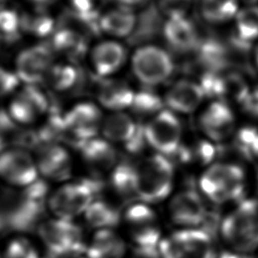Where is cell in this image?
Masks as SVG:
<instances>
[{"label": "cell", "mask_w": 258, "mask_h": 258, "mask_svg": "<svg viewBox=\"0 0 258 258\" xmlns=\"http://www.w3.org/2000/svg\"><path fill=\"white\" fill-rule=\"evenodd\" d=\"M138 199L145 204L164 200L171 191L173 166L169 159L159 153L142 159L135 165Z\"/></svg>", "instance_id": "obj_1"}, {"label": "cell", "mask_w": 258, "mask_h": 258, "mask_svg": "<svg viewBox=\"0 0 258 258\" xmlns=\"http://www.w3.org/2000/svg\"><path fill=\"white\" fill-rule=\"evenodd\" d=\"M225 241L238 252H249L258 246V200L243 201L222 222Z\"/></svg>", "instance_id": "obj_2"}, {"label": "cell", "mask_w": 258, "mask_h": 258, "mask_svg": "<svg viewBox=\"0 0 258 258\" xmlns=\"http://www.w3.org/2000/svg\"><path fill=\"white\" fill-rule=\"evenodd\" d=\"M245 175L235 163L211 164L200 178V187L212 202L224 204L238 199L244 189Z\"/></svg>", "instance_id": "obj_3"}, {"label": "cell", "mask_w": 258, "mask_h": 258, "mask_svg": "<svg viewBox=\"0 0 258 258\" xmlns=\"http://www.w3.org/2000/svg\"><path fill=\"white\" fill-rule=\"evenodd\" d=\"M63 116L66 131L62 141L81 149L89 140L96 138L104 121L101 109L91 102L75 105Z\"/></svg>", "instance_id": "obj_4"}, {"label": "cell", "mask_w": 258, "mask_h": 258, "mask_svg": "<svg viewBox=\"0 0 258 258\" xmlns=\"http://www.w3.org/2000/svg\"><path fill=\"white\" fill-rule=\"evenodd\" d=\"M161 258H212L210 235L199 228H183L162 239L158 244Z\"/></svg>", "instance_id": "obj_5"}, {"label": "cell", "mask_w": 258, "mask_h": 258, "mask_svg": "<svg viewBox=\"0 0 258 258\" xmlns=\"http://www.w3.org/2000/svg\"><path fill=\"white\" fill-rule=\"evenodd\" d=\"M135 78L146 87L166 81L173 72V61L167 51L159 46L146 44L138 47L131 58Z\"/></svg>", "instance_id": "obj_6"}, {"label": "cell", "mask_w": 258, "mask_h": 258, "mask_svg": "<svg viewBox=\"0 0 258 258\" xmlns=\"http://www.w3.org/2000/svg\"><path fill=\"white\" fill-rule=\"evenodd\" d=\"M96 183L89 181L69 182L51 194L48 199L49 210L55 218L73 220L85 214L95 201Z\"/></svg>", "instance_id": "obj_7"}, {"label": "cell", "mask_w": 258, "mask_h": 258, "mask_svg": "<svg viewBox=\"0 0 258 258\" xmlns=\"http://www.w3.org/2000/svg\"><path fill=\"white\" fill-rule=\"evenodd\" d=\"M145 141L157 153L169 156L180 147L181 125L170 110H162L143 126Z\"/></svg>", "instance_id": "obj_8"}, {"label": "cell", "mask_w": 258, "mask_h": 258, "mask_svg": "<svg viewBox=\"0 0 258 258\" xmlns=\"http://www.w3.org/2000/svg\"><path fill=\"white\" fill-rule=\"evenodd\" d=\"M39 237L52 257L70 252H86L81 230L72 220L54 218L41 223L38 227Z\"/></svg>", "instance_id": "obj_9"}, {"label": "cell", "mask_w": 258, "mask_h": 258, "mask_svg": "<svg viewBox=\"0 0 258 258\" xmlns=\"http://www.w3.org/2000/svg\"><path fill=\"white\" fill-rule=\"evenodd\" d=\"M124 223L136 246H158L161 241L158 218L148 204L132 203L124 214Z\"/></svg>", "instance_id": "obj_10"}, {"label": "cell", "mask_w": 258, "mask_h": 258, "mask_svg": "<svg viewBox=\"0 0 258 258\" xmlns=\"http://www.w3.org/2000/svg\"><path fill=\"white\" fill-rule=\"evenodd\" d=\"M54 64V51L50 45L35 44L23 49L15 60V74L25 85H38L45 81Z\"/></svg>", "instance_id": "obj_11"}, {"label": "cell", "mask_w": 258, "mask_h": 258, "mask_svg": "<svg viewBox=\"0 0 258 258\" xmlns=\"http://www.w3.org/2000/svg\"><path fill=\"white\" fill-rule=\"evenodd\" d=\"M48 98L38 85H25L10 102L8 114L14 122L28 125L48 113Z\"/></svg>", "instance_id": "obj_12"}, {"label": "cell", "mask_w": 258, "mask_h": 258, "mask_svg": "<svg viewBox=\"0 0 258 258\" xmlns=\"http://www.w3.org/2000/svg\"><path fill=\"white\" fill-rule=\"evenodd\" d=\"M35 159L23 149H8L0 153V177L16 186H29L37 180Z\"/></svg>", "instance_id": "obj_13"}, {"label": "cell", "mask_w": 258, "mask_h": 258, "mask_svg": "<svg viewBox=\"0 0 258 258\" xmlns=\"http://www.w3.org/2000/svg\"><path fill=\"white\" fill-rule=\"evenodd\" d=\"M168 209L172 222L183 228H196L205 221L207 215L202 198L192 189L176 194L171 199Z\"/></svg>", "instance_id": "obj_14"}, {"label": "cell", "mask_w": 258, "mask_h": 258, "mask_svg": "<svg viewBox=\"0 0 258 258\" xmlns=\"http://www.w3.org/2000/svg\"><path fill=\"white\" fill-rule=\"evenodd\" d=\"M35 162L38 172L50 179H66L71 174L72 163L67 149L55 142H45L37 149Z\"/></svg>", "instance_id": "obj_15"}, {"label": "cell", "mask_w": 258, "mask_h": 258, "mask_svg": "<svg viewBox=\"0 0 258 258\" xmlns=\"http://www.w3.org/2000/svg\"><path fill=\"white\" fill-rule=\"evenodd\" d=\"M200 125L209 139L223 141L233 133L235 118L227 104L217 101L204 111L200 118Z\"/></svg>", "instance_id": "obj_16"}, {"label": "cell", "mask_w": 258, "mask_h": 258, "mask_svg": "<svg viewBox=\"0 0 258 258\" xmlns=\"http://www.w3.org/2000/svg\"><path fill=\"white\" fill-rule=\"evenodd\" d=\"M127 51L117 40H104L91 51V62L95 74L100 79L110 78L124 64Z\"/></svg>", "instance_id": "obj_17"}, {"label": "cell", "mask_w": 258, "mask_h": 258, "mask_svg": "<svg viewBox=\"0 0 258 258\" xmlns=\"http://www.w3.org/2000/svg\"><path fill=\"white\" fill-rule=\"evenodd\" d=\"M135 92L127 82L106 78L102 79L97 89L99 103L112 112H120L131 108Z\"/></svg>", "instance_id": "obj_18"}, {"label": "cell", "mask_w": 258, "mask_h": 258, "mask_svg": "<svg viewBox=\"0 0 258 258\" xmlns=\"http://www.w3.org/2000/svg\"><path fill=\"white\" fill-rule=\"evenodd\" d=\"M205 95L201 85L189 81H180L167 91L164 104L170 111L187 114L200 106Z\"/></svg>", "instance_id": "obj_19"}, {"label": "cell", "mask_w": 258, "mask_h": 258, "mask_svg": "<svg viewBox=\"0 0 258 258\" xmlns=\"http://www.w3.org/2000/svg\"><path fill=\"white\" fill-rule=\"evenodd\" d=\"M137 15L131 7L118 4L100 15V31L109 36L121 38L130 36L136 26Z\"/></svg>", "instance_id": "obj_20"}, {"label": "cell", "mask_w": 258, "mask_h": 258, "mask_svg": "<svg viewBox=\"0 0 258 258\" xmlns=\"http://www.w3.org/2000/svg\"><path fill=\"white\" fill-rule=\"evenodd\" d=\"M143 127L137 125L132 116L124 111L112 112L104 117L101 128L103 138L109 142L129 144L141 131Z\"/></svg>", "instance_id": "obj_21"}, {"label": "cell", "mask_w": 258, "mask_h": 258, "mask_svg": "<svg viewBox=\"0 0 258 258\" xmlns=\"http://www.w3.org/2000/svg\"><path fill=\"white\" fill-rule=\"evenodd\" d=\"M162 31L168 44L178 51L194 49L199 44L196 28L184 16L168 18Z\"/></svg>", "instance_id": "obj_22"}, {"label": "cell", "mask_w": 258, "mask_h": 258, "mask_svg": "<svg viewBox=\"0 0 258 258\" xmlns=\"http://www.w3.org/2000/svg\"><path fill=\"white\" fill-rule=\"evenodd\" d=\"M86 163L94 171L113 170L117 165V152L105 138H93L81 149Z\"/></svg>", "instance_id": "obj_23"}, {"label": "cell", "mask_w": 258, "mask_h": 258, "mask_svg": "<svg viewBox=\"0 0 258 258\" xmlns=\"http://www.w3.org/2000/svg\"><path fill=\"white\" fill-rule=\"evenodd\" d=\"M126 252L124 240L112 229L98 230L86 250L88 258H122Z\"/></svg>", "instance_id": "obj_24"}, {"label": "cell", "mask_w": 258, "mask_h": 258, "mask_svg": "<svg viewBox=\"0 0 258 258\" xmlns=\"http://www.w3.org/2000/svg\"><path fill=\"white\" fill-rule=\"evenodd\" d=\"M20 16L23 33L36 37H45L51 36L56 28V21L42 6L27 10L20 14Z\"/></svg>", "instance_id": "obj_25"}, {"label": "cell", "mask_w": 258, "mask_h": 258, "mask_svg": "<svg viewBox=\"0 0 258 258\" xmlns=\"http://www.w3.org/2000/svg\"><path fill=\"white\" fill-rule=\"evenodd\" d=\"M111 185L114 191L126 202L138 199L135 166L127 162L117 164L111 173Z\"/></svg>", "instance_id": "obj_26"}, {"label": "cell", "mask_w": 258, "mask_h": 258, "mask_svg": "<svg viewBox=\"0 0 258 258\" xmlns=\"http://www.w3.org/2000/svg\"><path fill=\"white\" fill-rule=\"evenodd\" d=\"M80 78V72L73 63L54 62L44 82L56 92H66L72 90L78 84Z\"/></svg>", "instance_id": "obj_27"}, {"label": "cell", "mask_w": 258, "mask_h": 258, "mask_svg": "<svg viewBox=\"0 0 258 258\" xmlns=\"http://www.w3.org/2000/svg\"><path fill=\"white\" fill-rule=\"evenodd\" d=\"M84 215L87 223L98 230L112 229L119 222L118 212L104 201H94Z\"/></svg>", "instance_id": "obj_28"}, {"label": "cell", "mask_w": 258, "mask_h": 258, "mask_svg": "<svg viewBox=\"0 0 258 258\" xmlns=\"http://www.w3.org/2000/svg\"><path fill=\"white\" fill-rule=\"evenodd\" d=\"M237 0H202L203 16L212 22H221L237 15Z\"/></svg>", "instance_id": "obj_29"}, {"label": "cell", "mask_w": 258, "mask_h": 258, "mask_svg": "<svg viewBox=\"0 0 258 258\" xmlns=\"http://www.w3.org/2000/svg\"><path fill=\"white\" fill-rule=\"evenodd\" d=\"M162 100L151 90H140L135 92V97L131 106L132 111L136 116L151 119L154 115L162 111Z\"/></svg>", "instance_id": "obj_30"}, {"label": "cell", "mask_w": 258, "mask_h": 258, "mask_svg": "<svg viewBox=\"0 0 258 258\" xmlns=\"http://www.w3.org/2000/svg\"><path fill=\"white\" fill-rule=\"evenodd\" d=\"M239 39L245 43L258 38V7L250 6L236 15Z\"/></svg>", "instance_id": "obj_31"}, {"label": "cell", "mask_w": 258, "mask_h": 258, "mask_svg": "<svg viewBox=\"0 0 258 258\" xmlns=\"http://www.w3.org/2000/svg\"><path fill=\"white\" fill-rule=\"evenodd\" d=\"M23 33L20 14L10 8L0 10V41L14 42Z\"/></svg>", "instance_id": "obj_32"}, {"label": "cell", "mask_w": 258, "mask_h": 258, "mask_svg": "<svg viewBox=\"0 0 258 258\" xmlns=\"http://www.w3.org/2000/svg\"><path fill=\"white\" fill-rule=\"evenodd\" d=\"M4 258H39V254L28 239L18 237L9 242L5 249Z\"/></svg>", "instance_id": "obj_33"}, {"label": "cell", "mask_w": 258, "mask_h": 258, "mask_svg": "<svg viewBox=\"0 0 258 258\" xmlns=\"http://www.w3.org/2000/svg\"><path fill=\"white\" fill-rule=\"evenodd\" d=\"M191 0H159L160 11L168 18L184 16Z\"/></svg>", "instance_id": "obj_34"}, {"label": "cell", "mask_w": 258, "mask_h": 258, "mask_svg": "<svg viewBox=\"0 0 258 258\" xmlns=\"http://www.w3.org/2000/svg\"><path fill=\"white\" fill-rule=\"evenodd\" d=\"M239 141L243 150L258 157V131L252 128L242 129L239 133Z\"/></svg>", "instance_id": "obj_35"}, {"label": "cell", "mask_w": 258, "mask_h": 258, "mask_svg": "<svg viewBox=\"0 0 258 258\" xmlns=\"http://www.w3.org/2000/svg\"><path fill=\"white\" fill-rule=\"evenodd\" d=\"M19 83L20 81L15 72L0 67V98L14 92Z\"/></svg>", "instance_id": "obj_36"}, {"label": "cell", "mask_w": 258, "mask_h": 258, "mask_svg": "<svg viewBox=\"0 0 258 258\" xmlns=\"http://www.w3.org/2000/svg\"><path fill=\"white\" fill-rule=\"evenodd\" d=\"M71 6V10L78 14L91 15L95 12L96 0H68Z\"/></svg>", "instance_id": "obj_37"}, {"label": "cell", "mask_w": 258, "mask_h": 258, "mask_svg": "<svg viewBox=\"0 0 258 258\" xmlns=\"http://www.w3.org/2000/svg\"><path fill=\"white\" fill-rule=\"evenodd\" d=\"M132 258H161L158 246H136Z\"/></svg>", "instance_id": "obj_38"}, {"label": "cell", "mask_w": 258, "mask_h": 258, "mask_svg": "<svg viewBox=\"0 0 258 258\" xmlns=\"http://www.w3.org/2000/svg\"><path fill=\"white\" fill-rule=\"evenodd\" d=\"M242 103L249 113L258 115V90L250 92Z\"/></svg>", "instance_id": "obj_39"}, {"label": "cell", "mask_w": 258, "mask_h": 258, "mask_svg": "<svg viewBox=\"0 0 258 258\" xmlns=\"http://www.w3.org/2000/svg\"><path fill=\"white\" fill-rule=\"evenodd\" d=\"M12 122H14L9 114L0 112V153L3 152V147L5 146L4 141V133L8 130V128L12 125Z\"/></svg>", "instance_id": "obj_40"}, {"label": "cell", "mask_w": 258, "mask_h": 258, "mask_svg": "<svg viewBox=\"0 0 258 258\" xmlns=\"http://www.w3.org/2000/svg\"><path fill=\"white\" fill-rule=\"evenodd\" d=\"M144 0H117L118 4H121V5H124V6H128V7H133V6H136L140 3H142Z\"/></svg>", "instance_id": "obj_41"}, {"label": "cell", "mask_w": 258, "mask_h": 258, "mask_svg": "<svg viewBox=\"0 0 258 258\" xmlns=\"http://www.w3.org/2000/svg\"><path fill=\"white\" fill-rule=\"evenodd\" d=\"M83 252H70V253H66L63 255H59L53 258H88V257H84L82 255Z\"/></svg>", "instance_id": "obj_42"}, {"label": "cell", "mask_w": 258, "mask_h": 258, "mask_svg": "<svg viewBox=\"0 0 258 258\" xmlns=\"http://www.w3.org/2000/svg\"><path fill=\"white\" fill-rule=\"evenodd\" d=\"M30 1H32L34 4H36L38 6H44V5H47L51 2H53L54 0H30Z\"/></svg>", "instance_id": "obj_43"}, {"label": "cell", "mask_w": 258, "mask_h": 258, "mask_svg": "<svg viewBox=\"0 0 258 258\" xmlns=\"http://www.w3.org/2000/svg\"><path fill=\"white\" fill-rule=\"evenodd\" d=\"M6 3H7V0H0V10L6 7Z\"/></svg>", "instance_id": "obj_44"}, {"label": "cell", "mask_w": 258, "mask_h": 258, "mask_svg": "<svg viewBox=\"0 0 258 258\" xmlns=\"http://www.w3.org/2000/svg\"><path fill=\"white\" fill-rule=\"evenodd\" d=\"M256 59H257V62H258V49H257V52H256Z\"/></svg>", "instance_id": "obj_45"}]
</instances>
